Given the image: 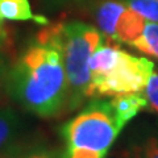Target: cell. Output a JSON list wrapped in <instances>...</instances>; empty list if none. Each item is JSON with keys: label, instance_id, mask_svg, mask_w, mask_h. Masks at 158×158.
<instances>
[{"label": "cell", "instance_id": "obj_9", "mask_svg": "<svg viewBox=\"0 0 158 158\" xmlns=\"http://www.w3.org/2000/svg\"><path fill=\"white\" fill-rule=\"evenodd\" d=\"M0 20L2 21H29L33 20L40 25H48L49 20L37 16L32 11L29 0H0Z\"/></svg>", "mask_w": 158, "mask_h": 158}, {"label": "cell", "instance_id": "obj_4", "mask_svg": "<svg viewBox=\"0 0 158 158\" xmlns=\"http://www.w3.org/2000/svg\"><path fill=\"white\" fill-rule=\"evenodd\" d=\"M65 65L69 106L67 112L79 110L85 103L91 81L88 62L103 44V33L98 28L82 21H69L54 24Z\"/></svg>", "mask_w": 158, "mask_h": 158}, {"label": "cell", "instance_id": "obj_17", "mask_svg": "<svg viewBox=\"0 0 158 158\" xmlns=\"http://www.w3.org/2000/svg\"><path fill=\"white\" fill-rule=\"evenodd\" d=\"M56 2H66V0H56Z\"/></svg>", "mask_w": 158, "mask_h": 158}, {"label": "cell", "instance_id": "obj_12", "mask_svg": "<svg viewBox=\"0 0 158 158\" xmlns=\"http://www.w3.org/2000/svg\"><path fill=\"white\" fill-rule=\"evenodd\" d=\"M3 158H61V152L45 144L19 145Z\"/></svg>", "mask_w": 158, "mask_h": 158}, {"label": "cell", "instance_id": "obj_7", "mask_svg": "<svg viewBox=\"0 0 158 158\" xmlns=\"http://www.w3.org/2000/svg\"><path fill=\"white\" fill-rule=\"evenodd\" d=\"M110 102L118 124L123 128L131 120H133L142 110L149 107L146 95L144 92L120 94V95L112 96Z\"/></svg>", "mask_w": 158, "mask_h": 158}, {"label": "cell", "instance_id": "obj_3", "mask_svg": "<svg viewBox=\"0 0 158 158\" xmlns=\"http://www.w3.org/2000/svg\"><path fill=\"white\" fill-rule=\"evenodd\" d=\"M123 129L111 102L95 98L62 125L61 158H106Z\"/></svg>", "mask_w": 158, "mask_h": 158}, {"label": "cell", "instance_id": "obj_6", "mask_svg": "<svg viewBox=\"0 0 158 158\" xmlns=\"http://www.w3.org/2000/svg\"><path fill=\"white\" fill-rule=\"evenodd\" d=\"M25 131L23 116L12 107H0V156L7 154L16 146Z\"/></svg>", "mask_w": 158, "mask_h": 158}, {"label": "cell", "instance_id": "obj_16", "mask_svg": "<svg viewBox=\"0 0 158 158\" xmlns=\"http://www.w3.org/2000/svg\"><path fill=\"white\" fill-rule=\"evenodd\" d=\"M6 40H7V31L4 28V21L0 20V45H3Z\"/></svg>", "mask_w": 158, "mask_h": 158}, {"label": "cell", "instance_id": "obj_13", "mask_svg": "<svg viewBox=\"0 0 158 158\" xmlns=\"http://www.w3.org/2000/svg\"><path fill=\"white\" fill-rule=\"evenodd\" d=\"M123 3L148 21L158 23V0H123Z\"/></svg>", "mask_w": 158, "mask_h": 158}, {"label": "cell", "instance_id": "obj_10", "mask_svg": "<svg viewBox=\"0 0 158 158\" xmlns=\"http://www.w3.org/2000/svg\"><path fill=\"white\" fill-rule=\"evenodd\" d=\"M127 6L118 0H104L98 6L95 11V20L98 29L103 33V36L113 40L116 23Z\"/></svg>", "mask_w": 158, "mask_h": 158}, {"label": "cell", "instance_id": "obj_8", "mask_svg": "<svg viewBox=\"0 0 158 158\" xmlns=\"http://www.w3.org/2000/svg\"><path fill=\"white\" fill-rule=\"evenodd\" d=\"M145 24H146V19H144L141 15H138L129 7H127L116 23L115 34H113L112 41L117 44L131 45L142 33Z\"/></svg>", "mask_w": 158, "mask_h": 158}, {"label": "cell", "instance_id": "obj_1", "mask_svg": "<svg viewBox=\"0 0 158 158\" xmlns=\"http://www.w3.org/2000/svg\"><path fill=\"white\" fill-rule=\"evenodd\" d=\"M6 94L25 112L41 118L67 112L69 86L54 24L41 29L8 67Z\"/></svg>", "mask_w": 158, "mask_h": 158}, {"label": "cell", "instance_id": "obj_2", "mask_svg": "<svg viewBox=\"0 0 158 158\" xmlns=\"http://www.w3.org/2000/svg\"><path fill=\"white\" fill-rule=\"evenodd\" d=\"M91 81L88 99L108 98L120 94L144 92L156 69L146 57H137L117 45L102 44L88 62Z\"/></svg>", "mask_w": 158, "mask_h": 158}, {"label": "cell", "instance_id": "obj_5", "mask_svg": "<svg viewBox=\"0 0 158 158\" xmlns=\"http://www.w3.org/2000/svg\"><path fill=\"white\" fill-rule=\"evenodd\" d=\"M123 158H158V121L133 129Z\"/></svg>", "mask_w": 158, "mask_h": 158}, {"label": "cell", "instance_id": "obj_14", "mask_svg": "<svg viewBox=\"0 0 158 158\" xmlns=\"http://www.w3.org/2000/svg\"><path fill=\"white\" fill-rule=\"evenodd\" d=\"M145 95L148 103H149V108L158 115V70H156V69L152 74L149 82H148V86L145 88Z\"/></svg>", "mask_w": 158, "mask_h": 158}, {"label": "cell", "instance_id": "obj_11", "mask_svg": "<svg viewBox=\"0 0 158 158\" xmlns=\"http://www.w3.org/2000/svg\"><path fill=\"white\" fill-rule=\"evenodd\" d=\"M129 46L148 57L158 59V23L148 21L144 31Z\"/></svg>", "mask_w": 158, "mask_h": 158}, {"label": "cell", "instance_id": "obj_15", "mask_svg": "<svg viewBox=\"0 0 158 158\" xmlns=\"http://www.w3.org/2000/svg\"><path fill=\"white\" fill-rule=\"evenodd\" d=\"M7 74H8V66L3 57L0 56V99L3 94L6 92V85H7Z\"/></svg>", "mask_w": 158, "mask_h": 158}]
</instances>
